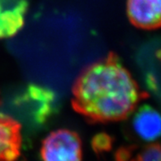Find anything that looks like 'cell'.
Listing matches in <instances>:
<instances>
[{"label": "cell", "mask_w": 161, "mask_h": 161, "mask_svg": "<svg viewBox=\"0 0 161 161\" xmlns=\"http://www.w3.org/2000/svg\"><path fill=\"white\" fill-rule=\"evenodd\" d=\"M145 97L120 59L110 53L77 77L72 106L89 122L104 124L127 119Z\"/></svg>", "instance_id": "cell-1"}, {"label": "cell", "mask_w": 161, "mask_h": 161, "mask_svg": "<svg viewBox=\"0 0 161 161\" xmlns=\"http://www.w3.org/2000/svg\"><path fill=\"white\" fill-rule=\"evenodd\" d=\"M42 161H81L80 136L68 129H58L43 140L40 148Z\"/></svg>", "instance_id": "cell-2"}, {"label": "cell", "mask_w": 161, "mask_h": 161, "mask_svg": "<svg viewBox=\"0 0 161 161\" xmlns=\"http://www.w3.org/2000/svg\"><path fill=\"white\" fill-rule=\"evenodd\" d=\"M126 13L135 27L158 29L160 25L161 0H127Z\"/></svg>", "instance_id": "cell-3"}, {"label": "cell", "mask_w": 161, "mask_h": 161, "mask_svg": "<svg viewBox=\"0 0 161 161\" xmlns=\"http://www.w3.org/2000/svg\"><path fill=\"white\" fill-rule=\"evenodd\" d=\"M28 0H0V40L16 35L25 23Z\"/></svg>", "instance_id": "cell-4"}, {"label": "cell", "mask_w": 161, "mask_h": 161, "mask_svg": "<svg viewBox=\"0 0 161 161\" xmlns=\"http://www.w3.org/2000/svg\"><path fill=\"white\" fill-rule=\"evenodd\" d=\"M132 127L133 134L142 142L153 143L160 135V116L150 105L139 107L133 111Z\"/></svg>", "instance_id": "cell-5"}, {"label": "cell", "mask_w": 161, "mask_h": 161, "mask_svg": "<svg viewBox=\"0 0 161 161\" xmlns=\"http://www.w3.org/2000/svg\"><path fill=\"white\" fill-rule=\"evenodd\" d=\"M21 146V125L10 116L0 115V161H16Z\"/></svg>", "instance_id": "cell-6"}, {"label": "cell", "mask_w": 161, "mask_h": 161, "mask_svg": "<svg viewBox=\"0 0 161 161\" xmlns=\"http://www.w3.org/2000/svg\"><path fill=\"white\" fill-rule=\"evenodd\" d=\"M20 101L32 105L36 118L40 122H44L54 111L56 102L55 93L46 87L30 84L20 96Z\"/></svg>", "instance_id": "cell-7"}, {"label": "cell", "mask_w": 161, "mask_h": 161, "mask_svg": "<svg viewBox=\"0 0 161 161\" xmlns=\"http://www.w3.org/2000/svg\"><path fill=\"white\" fill-rule=\"evenodd\" d=\"M117 161H160V147L158 143H150L139 150L132 158L128 150H121L116 157Z\"/></svg>", "instance_id": "cell-8"}]
</instances>
